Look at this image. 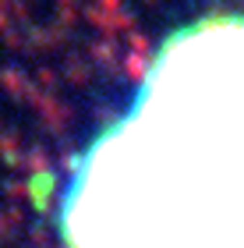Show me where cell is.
<instances>
[{
    "mask_svg": "<svg viewBox=\"0 0 244 248\" xmlns=\"http://www.w3.org/2000/svg\"><path fill=\"white\" fill-rule=\"evenodd\" d=\"M71 206L163 248H244V15L163 39L131 107L96 139Z\"/></svg>",
    "mask_w": 244,
    "mask_h": 248,
    "instance_id": "1",
    "label": "cell"
}]
</instances>
